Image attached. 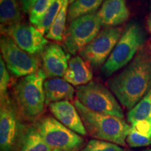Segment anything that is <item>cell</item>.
<instances>
[{"label": "cell", "instance_id": "cell-1", "mask_svg": "<svg viewBox=\"0 0 151 151\" xmlns=\"http://www.w3.org/2000/svg\"><path fill=\"white\" fill-rule=\"evenodd\" d=\"M108 85L121 104L130 110L151 89V56L141 49Z\"/></svg>", "mask_w": 151, "mask_h": 151}, {"label": "cell", "instance_id": "cell-2", "mask_svg": "<svg viewBox=\"0 0 151 151\" xmlns=\"http://www.w3.org/2000/svg\"><path fill=\"white\" fill-rule=\"evenodd\" d=\"M73 104L90 136L95 139L109 141L120 146H126V139L131 125L124 118L94 112L84 106L77 99L73 101Z\"/></svg>", "mask_w": 151, "mask_h": 151}, {"label": "cell", "instance_id": "cell-3", "mask_svg": "<svg viewBox=\"0 0 151 151\" xmlns=\"http://www.w3.org/2000/svg\"><path fill=\"white\" fill-rule=\"evenodd\" d=\"M46 75L42 69L24 76L14 88V103L20 116L35 120L42 114L46 105L43 84Z\"/></svg>", "mask_w": 151, "mask_h": 151}, {"label": "cell", "instance_id": "cell-4", "mask_svg": "<svg viewBox=\"0 0 151 151\" xmlns=\"http://www.w3.org/2000/svg\"><path fill=\"white\" fill-rule=\"evenodd\" d=\"M144 41L145 36L140 26L129 24L101 67V72L109 76L128 65L141 50Z\"/></svg>", "mask_w": 151, "mask_h": 151}, {"label": "cell", "instance_id": "cell-5", "mask_svg": "<svg viewBox=\"0 0 151 151\" xmlns=\"http://www.w3.org/2000/svg\"><path fill=\"white\" fill-rule=\"evenodd\" d=\"M76 94L77 99L90 110L124 118L123 111L116 98L102 84L90 81L89 83L77 87Z\"/></svg>", "mask_w": 151, "mask_h": 151}, {"label": "cell", "instance_id": "cell-6", "mask_svg": "<svg viewBox=\"0 0 151 151\" xmlns=\"http://www.w3.org/2000/svg\"><path fill=\"white\" fill-rule=\"evenodd\" d=\"M35 126L52 150L79 151L84 143L81 135L71 131L52 117L40 119Z\"/></svg>", "mask_w": 151, "mask_h": 151}, {"label": "cell", "instance_id": "cell-7", "mask_svg": "<svg viewBox=\"0 0 151 151\" xmlns=\"http://www.w3.org/2000/svg\"><path fill=\"white\" fill-rule=\"evenodd\" d=\"M101 23L97 13L79 17L69 23L64 43L71 54L79 52L99 33Z\"/></svg>", "mask_w": 151, "mask_h": 151}, {"label": "cell", "instance_id": "cell-8", "mask_svg": "<svg viewBox=\"0 0 151 151\" xmlns=\"http://www.w3.org/2000/svg\"><path fill=\"white\" fill-rule=\"evenodd\" d=\"M23 125L14 101L9 94L0 98V149L16 151Z\"/></svg>", "mask_w": 151, "mask_h": 151}, {"label": "cell", "instance_id": "cell-9", "mask_svg": "<svg viewBox=\"0 0 151 151\" xmlns=\"http://www.w3.org/2000/svg\"><path fill=\"white\" fill-rule=\"evenodd\" d=\"M0 48L6 66L13 75L26 76L40 69L39 58L20 48L10 37H1Z\"/></svg>", "mask_w": 151, "mask_h": 151}, {"label": "cell", "instance_id": "cell-10", "mask_svg": "<svg viewBox=\"0 0 151 151\" xmlns=\"http://www.w3.org/2000/svg\"><path fill=\"white\" fill-rule=\"evenodd\" d=\"M122 29L106 27L79 52L81 58L92 67L98 68L104 65L122 36Z\"/></svg>", "mask_w": 151, "mask_h": 151}, {"label": "cell", "instance_id": "cell-11", "mask_svg": "<svg viewBox=\"0 0 151 151\" xmlns=\"http://www.w3.org/2000/svg\"><path fill=\"white\" fill-rule=\"evenodd\" d=\"M1 31L3 35L10 37L20 48L34 55L42 53L48 43L37 28L22 22L1 28Z\"/></svg>", "mask_w": 151, "mask_h": 151}, {"label": "cell", "instance_id": "cell-12", "mask_svg": "<svg viewBox=\"0 0 151 151\" xmlns=\"http://www.w3.org/2000/svg\"><path fill=\"white\" fill-rule=\"evenodd\" d=\"M43 70L48 78H61L67 70L69 55L58 43L47 45L42 53Z\"/></svg>", "mask_w": 151, "mask_h": 151}, {"label": "cell", "instance_id": "cell-13", "mask_svg": "<svg viewBox=\"0 0 151 151\" xmlns=\"http://www.w3.org/2000/svg\"><path fill=\"white\" fill-rule=\"evenodd\" d=\"M49 109L55 118L65 127L79 135L88 134L78 111L69 100L51 103Z\"/></svg>", "mask_w": 151, "mask_h": 151}, {"label": "cell", "instance_id": "cell-14", "mask_svg": "<svg viewBox=\"0 0 151 151\" xmlns=\"http://www.w3.org/2000/svg\"><path fill=\"white\" fill-rule=\"evenodd\" d=\"M127 121L136 131L151 137V89L144 97L129 110Z\"/></svg>", "mask_w": 151, "mask_h": 151}, {"label": "cell", "instance_id": "cell-15", "mask_svg": "<svg viewBox=\"0 0 151 151\" xmlns=\"http://www.w3.org/2000/svg\"><path fill=\"white\" fill-rule=\"evenodd\" d=\"M97 14L101 25L107 27L124 23L130 16L126 0H104Z\"/></svg>", "mask_w": 151, "mask_h": 151}, {"label": "cell", "instance_id": "cell-16", "mask_svg": "<svg viewBox=\"0 0 151 151\" xmlns=\"http://www.w3.org/2000/svg\"><path fill=\"white\" fill-rule=\"evenodd\" d=\"M43 89L46 106L64 100L73 99L75 93L73 86L61 78L46 80L43 84Z\"/></svg>", "mask_w": 151, "mask_h": 151}, {"label": "cell", "instance_id": "cell-17", "mask_svg": "<svg viewBox=\"0 0 151 151\" xmlns=\"http://www.w3.org/2000/svg\"><path fill=\"white\" fill-rule=\"evenodd\" d=\"M63 78L73 86L86 85L91 81L92 73L89 66L80 56L71 58Z\"/></svg>", "mask_w": 151, "mask_h": 151}, {"label": "cell", "instance_id": "cell-18", "mask_svg": "<svg viewBox=\"0 0 151 151\" xmlns=\"http://www.w3.org/2000/svg\"><path fill=\"white\" fill-rule=\"evenodd\" d=\"M35 125H23L16 151H52Z\"/></svg>", "mask_w": 151, "mask_h": 151}, {"label": "cell", "instance_id": "cell-19", "mask_svg": "<svg viewBox=\"0 0 151 151\" xmlns=\"http://www.w3.org/2000/svg\"><path fill=\"white\" fill-rule=\"evenodd\" d=\"M1 28L21 22L22 16L17 0H0Z\"/></svg>", "mask_w": 151, "mask_h": 151}, {"label": "cell", "instance_id": "cell-20", "mask_svg": "<svg viewBox=\"0 0 151 151\" xmlns=\"http://www.w3.org/2000/svg\"><path fill=\"white\" fill-rule=\"evenodd\" d=\"M104 0H75L68 9L67 20L69 23L79 17L94 14Z\"/></svg>", "mask_w": 151, "mask_h": 151}, {"label": "cell", "instance_id": "cell-21", "mask_svg": "<svg viewBox=\"0 0 151 151\" xmlns=\"http://www.w3.org/2000/svg\"><path fill=\"white\" fill-rule=\"evenodd\" d=\"M70 0H65L63 5L59 14L55 20L54 23L50 27L48 32L46 34V37L48 39L54 41H62L65 35V24L68 16V9Z\"/></svg>", "mask_w": 151, "mask_h": 151}, {"label": "cell", "instance_id": "cell-22", "mask_svg": "<svg viewBox=\"0 0 151 151\" xmlns=\"http://www.w3.org/2000/svg\"><path fill=\"white\" fill-rule=\"evenodd\" d=\"M65 0H55L48 9L41 21L37 25V28L43 35L47 34L56 20L61 10Z\"/></svg>", "mask_w": 151, "mask_h": 151}, {"label": "cell", "instance_id": "cell-23", "mask_svg": "<svg viewBox=\"0 0 151 151\" xmlns=\"http://www.w3.org/2000/svg\"><path fill=\"white\" fill-rule=\"evenodd\" d=\"M55 0H38L29 13L31 23L37 26L42 20L45 14Z\"/></svg>", "mask_w": 151, "mask_h": 151}, {"label": "cell", "instance_id": "cell-24", "mask_svg": "<svg viewBox=\"0 0 151 151\" xmlns=\"http://www.w3.org/2000/svg\"><path fill=\"white\" fill-rule=\"evenodd\" d=\"M81 151H124V150L121 146L116 143L99 139H92Z\"/></svg>", "mask_w": 151, "mask_h": 151}, {"label": "cell", "instance_id": "cell-25", "mask_svg": "<svg viewBox=\"0 0 151 151\" xmlns=\"http://www.w3.org/2000/svg\"><path fill=\"white\" fill-rule=\"evenodd\" d=\"M126 142L132 148H140L151 145V137L139 133L131 127Z\"/></svg>", "mask_w": 151, "mask_h": 151}, {"label": "cell", "instance_id": "cell-26", "mask_svg": "<svg viewBox=\"0 0 151 151\" xmlns=\"http://www.w3.org/2000/svg\"><path fill=\"white\" fill-rule=\"evenodd\" d=\"M9 83H10V76H9L8 69L2 56L0 58V98L5 97L8 94Z\"/></svg>", "mask_w": 151, "mask_h": 151}, {"label": "cell", "instance_id": "cell-27", "mask_svg": "<svg viewBox=\"0 0 151 151\" xmlns=\"http://www.w3.org/2000/svg\"><path fill=\"white\" fill-rule=\"evenodd\" d=\"M20 1L23 12L29 14L38 0H20Z\"/></svg>", "mask_w": 151, "mask_h": 151}, {"label": "cell", "instance_id": "cell-28", "mask_svg": "<svg viewBox=\"0 0 151 151\" xmlns=\"http://www.w3.org/2000/svg\"><path fill=\"white\" fill-rule=\"evenodd\" d=\"M148 27L149 31L151 32V16L150 17V18H149L148 21Z\"/></svg>", "mask_w": 151, "mask_h": 151}, {"label": "cell", "instance_id": "cell-29", "mask_svg": "<svg viewBox=\"0 0 151 151\" xmlns=\"http://www.w3.org/2000/svg\"><path fill=\"white\" fill-rule=\"evenodd\" d=\"M128 151H132V150H128ZM141 151H151V148L150 149H146V150H141Z\"/></svg>", "mask_w": 151, "mask_h": 151}, {"label": "cell", "instance_id": "cell-30", "mask_svg": "<svg viewBox=\"0 0 151 151\" xmlns=\"http://www.w3.org/2000/svg\"><path fill=\"white\" fill-rule=\"evenodd\" d=\"M149 47H150V51H151V40H150V43H149Z\"/></svg>", "mask_w": 151, "mask_h": 151}, {"label": "cell", "instance_id": "cell-31", "mask_svg": "<svg viewBox=\"0 0 151 151\" xmlns=\"http://www.w3.org/2000/svg\"><path fill=\"white\" fill-rule=\"evenodd\" d=\"M75 0H70V1H69V3H72V2H73V1H74Z\"/></svg>", "mask_w": 151, "mask_h": 151}, {"label": "cell", "instance_id": "cell-32", "mask_svg": "<svg viewBox=\"0 0 151 151\" xmlns=\"http://www.w3.org/2000/svg\"><path fill=\"white\" fill-rule=\"evenodd\" d=\"M52 151H59V150H52Z\"/></svg>", "mask_w": 151, "mask_h": 151}]
</instances>
